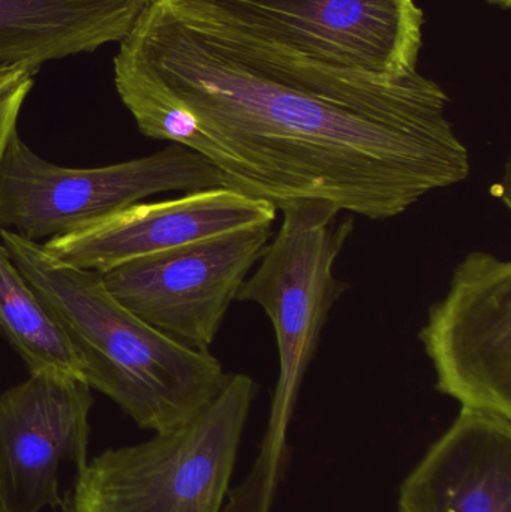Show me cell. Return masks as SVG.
<instances>
[{
    "instance_id": "6da1fadb",
    "label": "cell",
    "mask_w": 511,
    "mask_h": 512,
    "mask_svg": "<svg viewBox=\"0 0 511 512\" xmlns=\"http://www.w3.org/2000/svg\"><path fill=\"white\" fill-rule=\"evenodd\" d=\"M141 134L209 161L225 188L273 204L317 198L387 221L465 182L470 153L425 75L384 81L150 0L114 56Z\"/></svg>"
},
{
    "instance_id": "7a4b0ae2",
    "label": "cell",
    "mask_w": 511,
    "mask_h": 512,
    "mask_svg": "<svg viewBox=\"0 0 511 512\" xmlns=\"http://www.w3.org/2000/svg\"><path fill=\"white\" fill-rule=\"evenodd\" d=\"M0 242L62 325L81 379L141 429L170 432L221 393L228 373L209 351L189 348L123 306L98 271L75 267L8 230Z\"/></svg>"
},
{
    "instance_id": "3957f363",
    "label": "cell",
    "mask_w": 511,
    "mask_h": 512,
    "mask_svg": "<svg viewBox=\"0 0 511 512\" xmlns=\"http://www.w3.org/2000/svg\"><path fill=\"white\" fill-rule=\"evenodd\" d=\"M282 224L267 243L257 268L246 277L236 301L266 312L275 330L279 376L263 450L251 474L230 490L228 511L270 512L287 468V429L324 325L350 288L335 276L354 222L329 201L300 198L282 204Z\"/></svg>"
},
{
    "instance_id": "277c9868",
    "label": "cell",
    "mask_w": 511,
    "mask_h": 512,
    "mask_svg": "<svg viewBox=\"0 0 511 512\" xmlns=\"http://www.w3.org/2000/svg\"><path fill=\"white\" fill-rule=\"evenodd\" d=\"M257 394L251 376L228 373L221 393L188 423L87 463L63 512H224Z\"/></svg>"
},
{
    "instance_id": "5b68a950",
    "label": "cell",
    "mask_w": 511,
    "mask_h": 512,
    "mask_svg": "<svg viewBox=\"0 0 511 512\" xmlns=\"http://www.w3.org/2000/svg\"><path fill=\"white\" fill-rule=\"evenodd\" d=\"M215 188H225L222 174L179 144L105 167L68 168L41 158L15 131L0 159V230L47 242L155 195Z\"/></svg>"
},
{
    "instance_id": "8992f818",
    "label": "cell",
    "mask_w": 511,
    "mask_h": 512,
    "mask_svg": "<svg viewBox=\"0 0 511 512\" xmlns=\"http://www.w3.org/2000/svg\"><path fill=\"white\" fill-rule=\"evenodd\" d=\"M222 29L315 62L402 81L417 74L425 12L416 0H173Z\"/></svg>"
},
{
    "instance_id": "52a82bcc",
    "label": "cell",
    "mask_w": 511,
    "mask_h": 512,
    "mask_svg": "<svg viewBox=\"0 0 511 512\" xmlns=\"http://www.w3.org/2000/svg\"><path fill=\"white\" fill-rule=\"evenodd\" d=\"M420 342L435 390L461 408L511 420V262L470 252L428 310Z\"/></svg>"
},
{
    "instance_id": "ba28073f",
    "label": "cell",
    "mask_w": 511,
    "mask_h": 512,
    "mask_svg": "<svg viewBox=\"0 0 511 512\" xmlns=\"http://www.w3.org/2000/svg\"><path fill=\"white\" fill-rule=\"evenodd\" d=\"M272 225L221 234L102 274L132 313L189 348L209 351L228 307L272 239Z\"/></svg>"
},
{
    "instance_id": "9c48e42d",
    "label": "cell",
    "mask_w": 511,
    "mask_h": 512,
    "mask_svg": "<svg viewBox=\"0 0 511 512\" xmlns=\"http://www.w3.org/2000/svg\"><path fill=\"white\" fill-rule=\"evenodd\" d=\"M92 388L65 373H30L0 394V499L9 512L63 508V472L89 457Z\"/></svg>"
},
{
    "instance_id": "30bf717a",
    "label": "cell",
    "mask_w": 511,
    "mask_h": 512,
    "mask_svg": "<svg viewBox=\"0 0 511 512\" xmlns=\"http://www.w3.org/2000/svg\"><path fill=\"white\" fill-rule=\"evenodd\" d=\"M278 209L228 188L137 203L95 224L42 243L48 254L105 273L132 259L162 254L221 234L273 224Z\"/></svg>"
},
{
    "instance_id": "8fae6325",
    "label": "cell",
    "mask_w": 511,
    "mask_h": 512,
    "mask_svg": "<svg viewBox=\"0 0 511 512\" xmlns=\"http://www.w3.org/2000/svg\"><path fill=\"white\" fill-rule=\"evenodd\" d=\"M399 512H511V420L461 408L399 487Z\"/></svg>"
},
{
    "instance_id": "7c38bea8",
    "label": "cell",
    "mask_w": 511,
    "mask_h": 512,
    "mask_svg": "<svg viewBox=\"0 0 511 512\" xmlns=\"http://www.w3.org/2000/svg\"><path fill=\"white\" fill-rule=\"evenodd\" d=\"M150 0H0V68L30 74L119 44Z\"/></svg>"
},
{
    "instance_id": "4fadbf2b",
    "label": "cell",
    "mask_w": 511,
    "mask_h": 512,
    "mask_svg": "<svg viewBox=\"0 0 511 512\" xmlns=\"http://www.w3.org/2000/svg\"><path fill=\"white\" fill-rule=\"evenodd\" d=\"M0 333L29 373L57 372L81 379V366L62 325L0 242ZM83 381V379H81Z\"/></svg>"
},
{
    "instance_id": "5bb4252c",
    "label": "cell",
    "mask_w": 511,
    "mask_h": 512,
    "mask_svg": "<svg viewBox=\"0 0 511 512\" xmlns=\"http://www.w3.org/2000/svg\"><path fill=\"white\" fill-rule=\"evenodd\" d=\"M33 77L26 68H12L0 83V159L17 129L18 117L33 89Z\"/></svg>"
},
{
    "instance_id": "9a60e30c",
    "label": "cell",
    "mask_w": 511,
    "mask_h": 512,
    "mask_svg": "<svg viewBox=\"0 0 511 512\" xmlns=\"http://www.w3.org/2000/svg\"><path fill=\"white\" fill-rule=\"evenodd\" d=\"M486 2L489 5L498 6V8L504 9V11H507L511 6V0H486Z\"/></svg>"
},
{
    "instance_id": "2e32d148",
    "label": "cell",
    "mask_w": 511,
    "mask_h": 512,
    "mask_svg": "<svg viewBox=\"0 0 511 512\" xmlns=\"http://www.w3.org/2000/svg\"><path fill=\"white\" fill-rule=\"evenodd\" d=\"M12 68H17V66H12ZM12 68H0V83H2L3 78H5V75L8 74V72L11 71Z\"/></svg>"
},
{
    "instance_id": "e0dca14e",
    "label": "cell",
    "mask_w": 511,
    "mask_h": 512,
    "mask_svg": "<svg viewBox=\"0 0 511 512\" xmlns=\"http://www.w3.org/2000/svg\"><path fill=\"white\" fill-rule=\"evenodd\" d=\"M0 512H9L6 510L5 505H3L2 499H0Z\"/></svg>"
}]
</instances>
